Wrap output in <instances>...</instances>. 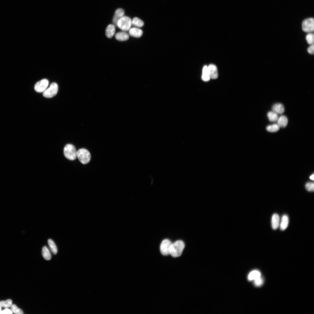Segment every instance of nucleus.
I'll return each instance as SVG.
<instances>
[{
  "instance_id": "obj_21",
  "label": "nucleus",
  "mask_w": 314,
  "mask_h": 314,
  "mask_svg": "<svg viewBox=\"0 0 314 314\" xmlns=\"http://www.w3.org/2000/svg\"><path fill=\"white\" fill-rule=\"evenodd\" d=\"M267 116L269 120L272 122H275L277 121L279 117L277 114L273 111L268 113Z\"/></svg>"
},
{
  "instance_id": "obj_10",
  "label": "nucleus",
  "mask_w": 314,
  "mask_h": 314,
  "mask_svg": "<svg viewBox=\"0 0 314 314\" xmlns=\"http://www.w3.org/2000/svg\"><path fill=\"white\" fill-rule=\"evenodd\" d=\"M280 218L277 213H274L272 216L271 220V226L274 230H276L279 227Z\"/></svg>"
},
{
  "instance_id": "obj_24",
  "label": "nucleus",
  "mask_w": 314,
  "mask_h": 314,
  "mask_svg": "<svg viewBox=\"0 0 314 314\" xmlns=\"http://www.w3.org/2000/svg\"><path fill=\"white\" fill-rule=\"evenodd\" d=\"M280 129V126L278 124H274L267 126L266 129L268 131L273 132H276Z\"/></svg>"
},
{
  "instance_id": "obj_9",
  "label": "nucleus",
  "mask_w": 314,
  "mask_h": 314,
  "mask_svg": "<svg viewBox=\"0 0 314 314\" xmlns=\"http://www.w3.org/2000/svg\"><path fill=\"white\" fill-rule=\"evenodd\" d=\"M208 71L210 78L215 79L217 78V69L215 65L213 64L209 65L208 66Z\"/></svg>"
},
{
  "instance_id": "obj_33",
  "label": "nucleus",
  "mask_w": 314,
  "mask_h": 314,
  "mask_svg": "<svg viewBox=\"0 0 314 314\" xmlns=\"http://www.w3.org/2000/svg\"><path fill=\"white\" fill-rule=\"evenodd\" d=\"M1 306H0V313H1Z\"/></svg>"
},
{
  "instance_id": "obj_14",
  "label": "nucleus",
  "mask_w": 314,
  "mask_h": 314,
  "mask_svg": "<svg viewBox=\"0 0 314 314\" xmlns=\"http://www.w3.org/2000/svg\"><path fill=\"white\" fill-rule=\"evenodd\" d=\"M115 32V26L112 24H110L107 26L106 29V36L108 38H111L113 36Z\"/></svg>"
},
{
  "instance_id": "obj_6",
  "label": "nucleus",
  "mask_w": 314,
  "mask_h": 314,
  "mask_svg": "<svg viewBox=\"0 0 314 314\" xmlns=\"http://www.w3.org/2000/svg\"><path fill=\"white\" fill-rule=\"evenodd\" d=\"M58 90L57 84L56 83H53L51 84L49 88L43 92V95L46 98H51L57 94Z\"/></svg>"
},
{
  "instance_id": "obj_17",
  "label": "nucleus",
  "mask_w": 314,
  "mask_h": 314,
  "mask_svg": "<svg viewBox=\"0 0 314 314\" xmlns=\"http://www.w3.org/2000/svg\"><path fill=\"white\" fill-rule=\"evenodd\" d=\"M261 277L260 272L257 270H254L251 271L248 276V279L250 281L254 280Z\"/></svg>"
},
{
  "instance_id": "obj_25",
  "label": "nucleus",
  "mask_w": 314,
  "mask_h": 314,
  "mask_svg": "<svg viewBox=\"0 0 314 314\" xmlns=\"http://www.w3.org/2000/svg\"><path fill=\"white\" fill-rule=\"evenodd\" d=\"M12 305V301L10 299H8L6 301H0V306L1 307L7 308L11 307Z\"/></svg>"
},
{
  "instance_id": "obj_29",
  "label": "nucleus",
  "mask_w": 314,
  "mask_h": 314,
  "mask_svg": "<svg viewBox=\"0 0 314 314\" xmlns=\"http://www.w3.org/2000/svg\"><path fill=\"white\" fill-rule=\"evenodd\" d=\"M263 279L260 277L254 280V283L256 286H261L263 283Z\"/></svg>"
},
{
  "instance_id": "obj_28",
  "label": "nucleus",
  "mask_w": 314,
  "mask_h": 314,
  "mask_svg": "<svg viewBox=\"0 0 314 314\" xmlns=\"http://www.w3.org/2000/svg\"><path fill=\"white\" fill-rule=\"evenodd\" d=\"M306 189L309 192H313L314 189V185L313 183L308 182L305 185Z\"/></svg>"
},
{
  "instance_id": "obj_19",
  "label": "nucleus",
  "mask_w": 314,
  "mask_h": 314,
  "mask_svg": "<svg viewBox=\"0 0 314 314\" xmlns=\"http://www.w3.org/2000/svg\"><path fill=\"white\" fill-rule=\"evenodd\" d=\"M201 78L205 81H208L210 78L208 72V66L206 65L204 66L203 68Z\"/></svg>"
},
{
  "instance_id": "obj_30",
  "label": "nucleus",
  "mask_w": 314,
  "mask_h": 314,
  "mask_svg": "<svg viewBox=\"0 0 314 314\" xmlns=\"http://www.w3.org/2000/svg\"><path fill=\"white\" fill-rule=\"evenodd\" d=\"M314 44L311 45L307 49V51L308 52L311 54H314Z\"/></svg>"
},
{
  "instance_id": "obj_1",
  "label": "nucleus",
  "mask_w": 314,
  "mask_h": 314,
  "mask_svg": "<svg viewBox=\"0 0 314 314\" xmlns=\"http://www.w3.org/2000/svg\"><path fill=\"white\" fill-rule=\"evenodd\" d=\"M184 242L178 240L172 243L170 250V254L174 257L180 256L181 255L185 247Z\"/></svg>"
},
{
  "instance_id": "obj_27",
  "label": "nucleus",
  "mask_w": 314,
  "mask_h": 314,
  "mask_svg": "<svg viewBox=\"0 0 314 314\" xmlns=\"http://www.w3.org/2000/svg\"><path fill=\"white\" fill-rule=\"evenodd\" d=\"M11 307V311L14 313L16 314H23V311L21 309L18 308L15 305H13Z\"/></svg>"
},
{
  "instance_id": "obj_23",
  "label": "nucleus",
  "mask_w": 314,
  "mask_h": 314,
  "mask_svg": "<svg viewBox=\"0 0 314 314\" xmlns=\"http://www.w3.org/2000/svg\"><path fill=\"white\" fill-rule=\"evenodd\" d=\"M48 242L52 252L54 254H56L57 252V249L54 242L51 239L48 240Z\"/></svg>"
},
{
  "instance_id": "obj_8",
  "label": "nucleus",
  "mask_w": 314,
  "mask_h": 314,
  "mask_svg": "<svg viewBox=\"0 0 314 314\" xmlns=\"http://www.w3.org/2000/svg\"><path fill=\"white\" fill-rule=\"evenodd\" d=\"M48 84V81L47 79H44L38 81L35 84L34 89L38 92H43L46 89Z\"/></svg>"
},
{
  "instance_id": "obj_3",
  "label": "nucleus",
  "mask_w": 314,
  "mask_h": 314,
  "mask_svg": "<svg viewBox=\"0 0 314 314\" xmlns=\"http://www.w3.org/2000/svg\"><path fill=\"white\" fill-rule=\"evenodd\" d=\"M76 156L79 161L83 164L88 163L91 159L90 152L84 148L80 149L77 151Z\"/></svg>"
},
{
  "instance_id": "obj_32",
  "label": "nucleus",
  "mask_w": 314,
  "mask_h": 314,
  "mask_svg": "<svg viewBox=\"0 0 314 314\" xmlns=\"http://www.w3.org/2000/svg\"><path fill=\"white\" fill-rule=\"evenodd\" d=\"M314 174H313L310 176V179L312 180H314Z\"/></svg>"
},
{
  "instance_id": "obj_5",
  "label": "nucleus",
  "mask_w": 314,
  "mask_h": 314,
  "mask_svg": "<svg viewBox=\"0 0 314 314\" xmlns=\"http://www.w3.org/2000/svg\"><path fill=\"white\" fill-rule=\"evenodd\" d=\"M302 29L307 33H311L314 30V20L313 18H309L303 21L302 24Z\"/></svg>"
},
{
  "instance_id": "obj_4",
  "label": "nucleus",
  "mask_w": 314,
  "mask_h": 314,
  "mask_svg": "<svg viewBox=\"0 0 314 314\" xmlns=\"http://www.w3.org/2000/svg\"><path fill=\"white\" fill-rule=\"evenodd\" d=\"M77 151L74 146L71 144L66 145L64 149V154L65 157L70 160H74L76 156Z\"/></svg>"
},
{
  "instance_id": "obj_18",
  "label": "nucleus",
  "mask_w": 314,
  "mask_h": 314,
  "mask_svg": "<svg viewBox=\"0 0 314 314\" xmlns=\"http://www.w3.org/2000/svg\"><path fill=\"white\" fill-rule=\"evenodd\" d=\"M277 121L278 124L279 126L284 128L286 127L287 124L288 119L286 116L282 115L278 118Z\"/></svg>"
},
{
  "instance_id": "obj_2",
  "label": "nucleus",
  "mask_w": 314,
  "mask_h": 314,
  "mask_svg": "<svg viewBox=\"0 0 314 314\" xmlns=\"http://www.w3.org/2000/svg\"><path fill=\"white\" fill-rule=\"evenodd\" d=\"M132 25L131 19L127 16H123L120 18L117 22V27L124 31H129Z\"/></svg>"
},
{
  "instance_id": "obj_31",
  "label": "nucleus",
  "mask_w": 314,
  "mask_h": 314,
  "mask_svg": "<svg viewBox=\"0 0 314 314\" xmlns=\"http://www.w3.org/2000/svg\"><path fill=\"white\" fill-rule=\"evenodd\" d=\"M12 311L11 310L8 309L6 308L3 310L1 311L0 314H12Z\"/></svg>"
},
{
  "instance_id": "obj_11",
  "label": "nucleus",
  "mask_w": 314,
  "mask_h": 314,
  "mask_svg": "<svg viewBox=\"0 0 314 314\" xmlns=\"http://www.w3.org/2000/svg\"><path fill=\"white\" fill-rule=\"evenodd\" d=\"M124 11L122 8H118L115 11L113 19V22L115 26L117 27V22L118 20L124 16Z\"/></svg>"
},
{
  "instance_id": "obj_15",
  "label": "nucleus",
  "mask_w": 314,
  "mask_h": 314,
  "mask_svg": "<svg viewBox=\"0 0 314 314\" xmlns=\"http://www.w3.org/2000/svg\"><path fill=\"white\" fill-rule=\"evenodd\" d=\"M272 110L273 112L277 114H281L284 112V107L283 105L280 103H276L274 104L272 107Z\"/></svg>"
},
{
  "instance_id": "obj_26",
  "label": "nucleus",
  "mask_w": 314,
  "mask_h": 314,
  "mask_svg": "<svg viewBox=\"0 0 314 314\" xmlns=\"http://www.w3.org/2000/svg\"><path fill=\"white\" fill-rule=\"evenodd\" d=\"M314 38L313 33H310L306 35V39L308 44L311 45L313 44Z\"/></svg>"
},
{
  "instance_id": "obj_16",
  "label": "nucleus",
  "mask_w": 314,
  "mask_h": 314,
  "mask_svg": "<svg viewBox=\"0 0 314 314\" xmlns=\"http://www.w3.org/2000/svg\"><path fill=\"white\" fill-rule=\"evenodd\" d=\"M115 38L118 40L124 41L126 40L129 39V35L125 32H118L116 34Z\"/></svg>"
},
{
  "instance_id": "obj_13",
  "label": "nucleus",
  "mask_w": 314,
  "mask_h": 314,
  "mask_svg": "<svg viewBox=\"0 0 314 314\" xmlns=\"http://www.w3.org/2000/svg\"><path fill=\"white\" fill-rule=\"evenodd\" d=\"M142 33L143 32L142 30L136 27L130 28L129 30V35L131 36L134 37H140L142 35Z\"/></svg>"
},
{
  "instance_id": "obj_20",
  "label": "nucleus",
  "mask_w": 314,
  "mask_h": 314,
  "mask_svg": "<svg viewBox=\"0 0 314 314\" xmlns=\"http://www.w3.org/2000/svg\"><path fill=\"white\" fill-rule=\"evenodd\" d=\"M132 25L135 26L141 27L143 26L144 23L138 17H135L132 21Z\"/></svg>"
},
{
  "instance_id": "obj_7",
  "label": "nucleus",
  "mask_w": 314,
  "mask_h": 314,
  "mask_svg": "<svg viewBox=\"0 0 314 314\" xmlns=\"http://www.w3.org/2000/svg\"><path fill=\"white\" fill-rule=\"evenodd\" d=\"M172 243L168 239H165L162 242L160 247V252L164 256L170 254V250Z\"/></svg>"
},
{
  "instance_id": "obj_12",
  "label": "nucleus",
  "mask_w": 314,
  "mask_h": 314,
  "mask_svg": "<svg viewBox=\"0 0 314 314\" xmlns=\"http://www.w3.org/2000/svg\"><path fill=\"white\" fill-rule=\"evenodd\" d=\"M289 219L288 216L286 214L283 215L280 218L279 228L282 231H284L288 227Z\"/></svg>"
},
{
  "instance_id": "obj_22",
  "label": "nucleus",
  "mask_w": 314,
  "mask_h": 314,
  "mask_svg": "<svg viewBox=\"0 0 314 314\" xmlns=\"http://www.w3.org/2000/svg\"><path fill=\"white\" fill-rule=\"evenodd\" d=\"M42 255L46 260H49L51 259V254L47 248L45 246L44 247L42 248Z\"/></svg>"
}]
</instances>
